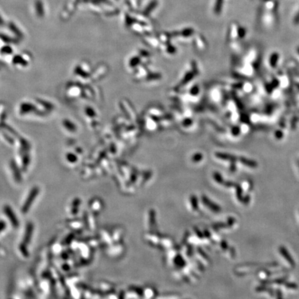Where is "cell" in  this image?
Returning a JSON list of instances; mask_svg holds the SVG:
<instances>
[{
  "label": "cell",
  "mask_w": 299,
  "mask_h": 299,
  "mask_svg": "<svg viewBox=\"0 0 299 299\" xmlns=\"http://www.w3.org/2000/svg\"><path fill=\"white\" fill-rule=\"evenodd\" d=\"M5 228V223L3 222H0V231H2V230H4Z\"/></svg>",
  "instance_id": "4fadbf2b"
},
{
  "label": "cell",
  "mask_w": 299,
  "mask_h": 299,
  "mask_svg": "<svg viewBox=\"0 0 299 299\" xmlns=\"http://www.w3.org/2000/svg\"><path fill=\"white\" fill-rule=\"evenodd\" d=\"M241 160H242V162H243V164H244L247 165H248V166H249V167H251V168H256L257 167V163L256 162L251 161V160L244 159V158H243Z\"/></svg>",
  "instance_id": "ba28073f"
},
{
  "label": "cell",
  "mask_w": 299,
  "mask_h": 299,
  "mask_svg": "<svg viewBox=\"0 0 299 299\" xmlns=\"http://www.w3.org/2000/svg\"><path fill=\"white\" fill-rule=\"evenodd\" d=\"M256 290L258 292H267L271 296H274V295H275V291L274 290L273 288L268 286H265V285H264V286L258 287L256 289Z\"/></svg>",
  "instance_id": "8992f818"
},
{
  "label": "cell",
  "mask_w": 299,
  "mask_h": 299,
  "mask_svg": "<svg viewBox=\"0 0 299 299\" xmlns=\"http://www.w3.org/2000/svg\"><path fill=\"white\" fill-rule=\"evenodd\" d=\"M296 86H297V87H298V89H299V84H297V85H296Z\"/></svg>",
  "instance_id": "5bb4252c"
},
{
  "label": "cell",
  "mask_w": 299,
  "mask_h": 299,
  "mask_svg": "<svg viewBox=\"0 0 299 299\" xmlns=\"http://www.w3.org/2000/svg\"><path fill=\"white\" fill-rule=\"evenodd\" d=\"M4 210L5 214L7 215L8 218L10 219V222L12 223L13 226L15 228H17V227L19 226V222H18L17 219L16 218V217L15 216L14 213H13L12 209L10 208L9 206H6L4 207Z\"/></svg>",
  "instance_id": "7a4b0ae2"
},
{
  "label": "cell",
  "mask_w": 299,
  "mask_h": 299,
  "mask_svg": "<svg viewBox=\"0 0 299 299\" xmlns=\"http://www.w3.org/2000/svg\"><path fill=\"white\" fill-rule=\"evenodd\" d=\"M275 293H276V296L277 298H282V296H283V295H282V291L280 289H277L275 291Z\"/></svg>",
  "instance_id": "8fae6325"
},
{
  "label": "cell",
  "mask_w": 299,
  "mask_h": 299,
  "mask_svg": "<svg viewBox=\"0 0 299 299\" xmlns=\"http://www.w3.org/2000/svg\"><path fill=\"white\" fill-rule=\"evenodd\" d=\"M297 51H298V54H299V47H298V49H297Z\"/></svg>",
  "instance_id": "9a60e30c"
},
{
  "label": "cell",
  "mask_w": 299,
  "mask_h": 299,
  "mask_svg": "<svg viewBox=\"0 0 299 299\" xmlns=\"http://www.w3.org/2000/svg\"><path fill=\"white\" fill-rule=\"evenodd\" d=\"M288 276H285L281 277V278H277L274 280H265L262 281V283L264 285H271V284H276V285H282L287 281Z\"/></svg>",
  "instance_id": "277c9868"
},
{
  "label": "cell",
  "mask_w": 299,
  "mask_h": 299,
  "mask_svg": "<svg viewBox=\"0 0 299 299\" xmlns=\"http://www.w3.org/2000/svg\"><path fill=\"white\" fill-rule=\"evenodd\" d=\"M293 23H294L296 25H297V24H299V12L296 14L294 20H293Z\"/></svg>",
  "instance_id": "7c38bea8"
},
{
  "label": "cell",
  "mask_w": 299,
  "mask_h": 299,
  "mask_svg": "<svg viewBox=\"0 0 299 299\" xmlns=\"http://www.w3.org/2000/svg\"><path fill=\"white\" fill-rule=\"evenodd\" d=\"M275 137L277 139H281L282 137H283V132L281 131V130H277L275 132Z\"/></svg>",
  "instance_id": "30bf717a"
},
{
  "label": "cell",
  "mask_w": 299,
  "mask_h": 299,
  "mask_svg": "<svg viewBox=\"0 0 299 299\" xmlns=\"http://www.w3.org/2000/svg\"><path fill=\"white\" fill-rule=\"evenodd\" d=\"M284 285H285V287L287 288V289H298V285L295 283V282L286 281L284 283Z\"/></svg>",
  "instance_id": "9c48e42d"
},
{
  "label": "cell",
  "mask_w": 299,
  "mask_h": 299,
  "mask_svg": "<svg viewBox=\"0 0 299 299\" xmlns=\"http://www.w3.org/2000/svg\"><path fill=\"white\" fill-rule=\"evenodd\" d=\"M32 232H33V227L31 224H29V226H27L26 231L25 235H24V243H29V241L31 240V238L32 235Z\"/></svg>",
  "instance_id": "5b68a950"
},
{
  "label": "cell",
  "mask_w": 299,
  "mask_h": 299,
  "mask_svg": "<svg viewBox=\"0 0 299 299\" xmlns=\"http://www.w3.org/2000/svg\"><path fill=\"white\" fill-rule=\"evenodd\" d=\"M279 252L281 253V254L282 255V257H284V258L286 260L289 264L292 266V267H295L296 263L294 260L293 259V258L292 257V255H290L289 251H287V249L285 248L283 246H281L279 247Z\"/></svg>",
  "instance_id": "3957f363"
},
{
  "label": "cell",
  "mask_w": 299,
  "mask_h": 299,
  "mask_svg": "<svg viewBox=\"0 0 299 299\" xmlns=\"http://www.w3.org/2000/svg\"><path fill=\"white\" fill-rule=\"evenodd\" d=\"M278 58H279V56L277 53H274L271 54L270 58V63L271 67L273 68L276 67L277 62H278Z\"/></svg>",
  "instance_id": "52a82bcc"
},
{
  "label": "cell",
  "mask_w": 299,
  "mask_h": 299,
  "mask_svg": "<svg viewBox=\"0 0 299 299\" xmlns=\"http://www.w3.org/2000/svg\"><path fill=\"white\" fill-rule=\"evenodd\" d=\"M38 192H39V188H36V187L33 188L32 191L30 192L29 197H27L26 202L24 204L23 207L21 208V212H22L23 213H26L29 211V209L31 206L32 203L35 200V198H36L37 195H38Z\"/></svg>",
  "instance_id": "6da1fadb"
}]
</instances>
